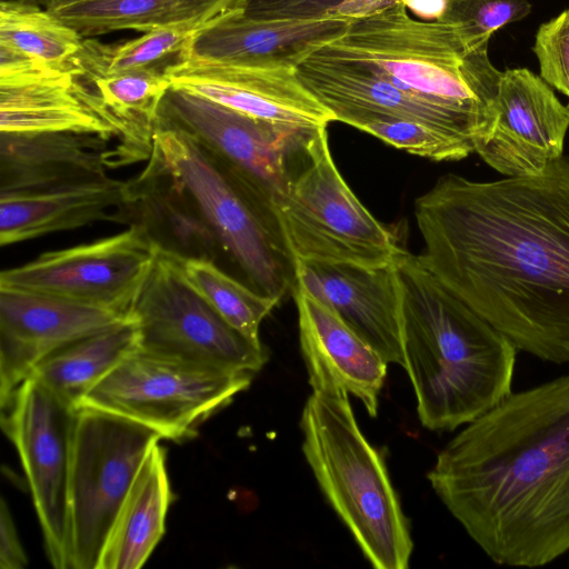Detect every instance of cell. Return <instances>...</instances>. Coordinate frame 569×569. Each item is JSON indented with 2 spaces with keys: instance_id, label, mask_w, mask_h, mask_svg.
Instances as JSON below:
<instances>
[{
  "instance_id": "obj_1",
  "label": "cell",
  "mask_w": 569,
  "mask_h": 569,
  "mask_svg": "<svg viewBox=\"0 0 569 569\" xmlns=\"http://www.w3.org/2000/svg\"><path fill=\"white\" fill-rule=\"evenodd\" d=\"M413 212L446 287L518 350L569 363V154L536 176L447 173Z\"/></svg>"
},
{
  "instance_id": "obj_2",
  "label": "cell",
  "mask_w": 569,
  "mask_h": 569,
  "mask_svg": "<svg viewBox=\"0 0 569 569\" xmlns=\"http://www.w3.org/2000/svg\"><path fill=\"white\" fill-rule=\"evenodd\" d=\"M428 479L497 565L569 551V373L511 392L438 453Z\"/></svg>"
},
{
  "instance_id": "obj_3",
  "label": "cell",
  "mask_w": 569,
  "mask_h": 569,
  "mask_svg": "<svg viewBox=\"0 0 569 569\" xmlns=\"http://www.w3.org/2000/svg\"><path fill=\"white\" fill-rule=\"evenodd\" d=\"M402 302L405 369L422 426L452 431L511 391L516 346L405 250L395 263Z\"/></svg>"
},
{
  "instance_id": "obj_4",
  "label": "cell",
  "mask_w": 569,
  "mask_h": 569,
  "mask_svg": "<svg viewBox=\"0 0 569 569\" xmlns=\"http://www.w3.org/2000/svg\"><path fill=\"white\" fill-rule=\"evenodd\" d=\"M302 451L326 499L377 569H406L407 518L380 452L357 423L349 395L312 391L303 407Z\"/></svg>"
},
{
  "instance_id": "obj_5",
  "label": "cell",
  "mask_w": 569,
  "mask_h": 569,
  "mask_svg": "<svg viewBox=\"0 0 569 569\" xmlns=\"http://www.w3.org/2000/svg\"><path fill=\"white\" fill-rule=\"evenodd\" d=\"M407 2L350 20L337 47L399 89L470 114L496 129L501 72L489 44L469 47L448 23L411 18Z\"/></svg>"
},
{
  "instance_id": "obj_6",
  "label": "cell",
  "mask_w": 569,
  "mask_h": 569,
  "mask_svg": "<svg viewBox=\"0 0 569 569\" xmlns=\"http://www.w3.org/2000/svg\"><path fill=\"white\" fill-rule=\"evenodd\" d=\"M148 162L188 194L253 289L280 301L292 291L296 262L268 202L178 130L156 128Z\"/></svg>"
},
{
  "instance_id": "obj_7",
  "label": "cell",
  "mask_w": 569,
  "mask_h": 569,
  "mask_svg": "<svg viewBox=\"0 0 569 569\" xmlns=\"http://www.w3.org/2000/svg\"><path fill=\"white\" fill-rule=\"evenodd\" d=\"M272 210L296 263L380 268L396 263L406 250L347 184L331 156L327 127L295 159Z\"/></svg>"
},
{
  "instance_id": "obj_8",
  "label": "cell",
  "mask_w": 569,
  "mask_h": 569,
  "mask_svg": "<svg viewBox=\"0 0 569 569\" xmlns=\"http://www.w3.org/2000/svg\"><path fill=\"white\" fill-rule=\"evenodd\" d=\"M233 372L136 350L81 399L80 408L108 412L183 440L229 405L253 379Z\"/></svg>"
},
{
  "instance_id": "obj_9",
  "label": "cell",
  "mask_w": 569,
  "mask_h": 569,
  "mask_svg": "<svg viewBox=\"0 0 569 569\" xmlns=\"http://www.w3.org/2000/svg\"><path fill=\"white\" fill-rule=\"evenodd\" d=\"M160 439L134 421L78 410L68 489L70 569H97L118 512Z\"/></svg>"
},
{
  "instance_id": "obj_10",
  "label": "cell",
  "mask_w": 569,
  "mask_h": 569,
  "mask_svg": "<svg viewBox=\"0 0 569 569\" xmlns=\"http://www.w3.org/2000/svg\"><path fill=\"white\" fill-rule=\"evenodd\" d=\"M139 349L167 358L256 375L268 352L231 327L187 280L181 256L158 246L130 309Z\"/></svg>"
},
{
  "instance_id": "obj_11",
  "label": "cell",
  "mask_w": 569,
  "mask_h": 569,
  "mask_svg": "<svg viewBox=\"0 0 569 569\" xmlns=\"http://www.w3.org/2000/svg\"><path fill=\"white\" fill-rule=\"evenodd\" d=\"M157 127L190 137L271 208L287 187L295 159L318 130L277 127L172 84L160 103Z\"/></svg>"
},
{
  "instance_id": "obj_12",
  "label": "cell",
  "mask_w": 569,
  "mask_h": 569,
  "mask_svg": "<svg viewBox=\"0 0 569 569\" xmlns=\"http://www.w3.org/2000/svg\"><path fill=\"white\" fill-rule=\"evenodd\" d=\"M1 425L27 476L51 565L70 569L68 489L78 409L29 377Z\"/></svg>"
},
{
  "instance_id": "obj_13",
  "label": "cell",
  "mask_w": 569,
  "mask_h": 569,
  "mask_svg": "<svg viewBox=\"0 0 569 569\" xmlns=\"http://www.w3.org/2000/svg\"><path fill=\"white\" fill-rule=\"evenodd\" d=\"M158 244L140 223L117 234L3 270L0 286L48 293L129 315Z\"/></svg>"
},
{
  "instance_id": "obj_14",
  "label": "cell",
  "mask_w": 569,
  "mask_h": 569,
  "mask_svg": "<svg viewBox=\"0 0 569 569\" xmlns=\"http://www.w3.org/2000/svg\"><path fill=\"white\" fill-rule=\"evenodd\" d=\"M301 84L335 117L365 111L425 123L462 146L470 154L482 148L495 129L486 122L403 91L363 60L335 43L318 49L295 68Z\"/></svg>"
},
{
  "instance_id": "obj_15",
  "label": "cell",
  "mask_w": 569,
  "mask_h": 569,
  "mask_svg": "<svg viewBox=\"0 0 569 569\" xmlns=\"http://www.w3.org/2000/svg\"><path fill=\"white\" fill-rule=\"evenodd\" d=\"M130 313V312H129ZM129 315L0 286V405L6 409L38 362Z\"/></svg>"
},
{
  "instance_id": "obj_16",
  "label": "cell",
  "mask_w": 569,
  "mask_h": 569,
  "mask_svg": "<svg viewBox=\"0 0 569 569\" xmlns=\"http://www.w3.org/2000/svg\"><path fill=\"white\" fill-rule=\"evenodd\" d=\"M164 76L173 87L277 127L311 131L335 121L333 114L301 84L295 69L217 63L184 52Z\"/></svg>"
},
{
  "instance_id": "obj_17",
  "label": "cell",
  "mask_w": 569,
  "mask_h": 569,
  "mask_svg": "<svg viewBox=\"0 0 569 569\" xmlns=\"http://www.w3.org/2000/svg\"><path fill=\"white\" fill-rule=\"evenodd\" d=\"M498 120L491 139L476 153L505 177L542 172L563 156L569 106L527 68L501 72Z\"/></svg>"
},
{
  "instance_id": "obj_18",
  "label": "cell",
  "mask_w": 569,
  "mask_h": 569,
  "mask_svg": "<svg viewBox=\"0 0 569 569\" xmlns=\"http://www.w3.org/2000/svg\"><path fill=\"white\" fill-rule=\"evenodd\" d=\"M330 307L388 363L405 368L402 302L396 266L296 263V282Z\"/></svg>"
},
{
  "instance_id": "obj_19",
  "label": "cell",
  "mask_w": 569,
  "mask_h": 569,
  "mask_svg": "<svg viewBox=\"0 0 569 569\" xmlns=\"http://www.w3.org/2000/svg\"><path fill=\"white\" fill-rule=\"evenodd\" d=\"M349 23L339 18L259 20L234 8L200 29L186 54L224 64L295 69L318 49L340 39Z\"/></svg>"
},
{
  "instance_id": "obj_20",
  "label": "cell",
  "mask_w": 569,
  "mask_h": 569,
  "mask_svg": "<svg viewBox=\"0 0 569 569\" xmlns=\"http://www.w3.org/2000/svg\"><path fill=\"white\" fill-rule=\"evenodd\" d=\"M301 353L312 391L341 389L376 417L388 362L330 307L295 283Z\"/></svg>"
},
{
  "instance_id": "obj_21",
  "label": "cell",
  "mask_w": 569,
  "mask_h": 569,
  "mask_svg": "<svg viewBox=\"0 0 569 569\" xmlns=\"http://www.w3.org/2000/svg\"><path fill=\"white\" fill-rule=\"evenodd\" d=\"M72 132H0V194L29 193L109 179L126 166L118 144Z\"/></svg>"
},
{
  "instance_id": "obj_22",
  "label": "cell",
  "mask_w": 569,
  "mask_h": 569,
  "mask_svg": "<svg viewBox=\"0 0 569 569\" xmlns=\"http://www.w3.org/2000/svg\"><path fill=\"white\" fill-rule=\"evenodd\" d=\"M134 219L131 182L112 178L47 191L0 194V244L98 221L133 224Z\"/></svg>"
},
{
  "instance_id": "obj_23",
  "label": "cell",
  "mask_w": 569,
  "mask_h": 569,
  "mask_svg": "<svg viewBox=\"0 0 569 569\" xmlns=\"http://www.w3.org/2000/svg\"><path fill=\"white\" fill-rule=\"evenodd\" d=\"M0 132L96 134L118 141L128 164L134 162L121 130L79 80L76 66L59 74L0 84Z\"/></svg>"
},
{
  "instance_id": "obj_24",
  "label": "cell",
  "mask_w": 569,
  "mask_h": 569,
  "mask_svg": "<svg viewBox=\"0 0 569 569\" xmlns=\"http://www.w3.org/2000/svg\"><path fill=\"white\" fill-rule=\"evenodd\" d=\"M171 490L166 450L148 452L104 542L97 569H138L164 533Z\"/></svg>"
},
{
  "instance_id": "obj_25",
  "label": "cell",
  "mask_w": 569,
  "mask_h": 569,
  "mask_svg": "<svg viewBox=\"0 0 569 569\" xmlns=\"http://www.w3.org/2000/svg\"><path fill=\"white\" fill-rule=\"evenodd\" d=\"M136 219L161 248L183 258L214 261L221 246L188 194L148 162L130 181Z\"/></svg>"
},
{
  "instance_id": "obj_26",
  "label": "cell",
  "mask_w": 569,
  "mask_h": 569,
  "mask_svg": "<svg viewBox=\"0 0 569 569\" xmlns=\"http://www.w3.org/2000/svg\"><path fill=\"white\" fill-rule=\"evenodd\" d=\"M242 0H86L50 12L83 38L119 30L149 32L208 24ZM49 11V10H48Z\"/></svg>"
},
{
  "instance_id": "obj_27",
  "label": "cell",
  "mask_w": 569,
  "mask_h": 569,
  "mask_svg": "<svg viewBox=\"0 0 569 569\" xmlns=\"http://www.w3.org/2000/svg\"><path fill=\"white\" fill-rule=\"evenodd\" d=\"M138 349V326L129 313L122 321L51 352L29 377L78 409L83 396Z\"/></svg>"
},
{
  "instance_id": "obj_28",
  "label": "cell",
  "mask_w": 569,
  "mask_h": 569,
  "mask_svg": "<svg viewBox=\"0 0 569 569\" xmlns=\"http://www.w3.org/2000/svg\"><path fill=\"white\" fill-rule=\"evenodd\" d=\"M77 76L121 130L136 162L149 160L159 107L170 80L154 72H122Z\"/></svg>"
},
{
  "instance_id": "obj_29",
  "label": "cell",
  "mask_w": 569,
  "mask_h": 569,
  "mask_svg": "<svg viewBox=\"0 0 569 569\" xmlns=\"http://www.w3.org/2000/svg\"><path fill=\"white\" fill-rule=\"evenodd\" d=\"M204 26L157 29L114 43L84 38L72 61L80 72L90 74L138 71L164 74L169 67L180 61L192 38Z\"/></svg>"
},
{
  "instance_id": "obj_30",
  "label": "cell",
  "mask_w": 569,
  "mask_h": 569,
  "mask_svg": "<svg viewBox=\"0 0 569 569\" xmlns=\"http://www.w3.org/2000/svg\"><path fill=\"white\" fill-rule=\"evenodd\" d=\"M84 38L32 0L0 1V42L58 69L72 67Z\"/></svg>"
},
{
  "instance_id": "obj_31",
  "label": "cell",
  "mask_w": 569,
  "mask_h": 569,
  "mask_svg": "<svg viewBox=\"0 0 569 569\" xmlns=\"http://www.w3.org/2000/svg\"><path fill=\"white\" fill-rule=\"evenodd\" d=\"M181 263L187 280L231 327L261 342L260 326L280 300L244 286L214 261L181 257Z\"/></svg>"
},
{
  "instance_id": "obj_32",
  "label": "cell",
  "mask_w": 569,
  "mask_h": 569,
  "mask_svg": "<svg viewBox=\"0 0 569 569\" xmlns=\"http://www.w3.org/2000/svg\"><path fill=\"white\" fill-rule=\"evenodd\" d=\"M337 121L367 132L387 144L432 161H457L470 153L438 130L409 119L376 112H347Z\"/></svg>"
},
{
  "instance_id": "obj_33",
  "label": "cell",
  "mask_w": 569,
  "mask_h": 569,
  "mask_svg": "<svg viewBox=\"0 0 569 569\" xmlns=\"http://www.w3.org/2000/svg\"><path fill=\"white\" fill-rule=\"evenodd\" d=\"M437 20L453 27L469 47L489 44L505 26L526 18L528 0H440Z\"/></svg>"
},
{
  "instance_id": "obj_34",
  "label": "cell",
  "mask_w": 569,
  "mask_h": 569,
  "mask_svg": "<svg viewBox=\"0 0 569 569\" xmlns=\"http://www.w3.org/2000/svg\"><path fill=\"white\" fill-rule=\"evenodd\" d=\"M408 0H242L239 8L251 19H323L353 20L377 13Z\"/></svg>"
},
{
  "instance_id": "obj_35",
  "label": "cell",
  "mask_w": 569,
  "mask_h": 569,
  "mask_svg": "<svg viewBox=\"0 0 569 569\" xmlns=\"http://www.w3.org/2000/svg\"><path fill=\"white\" fill-rule=\"evenodd\" d=\"M532 50L540 78L569 98V9L540 24Z\"/></svg>"
},
{
  "instance_id": "obj_36",
  "label": "cell",
  "mask_w": 569,
  "mask_h": 569,
  "mask_svg": "<svg viewBox=\"0 0 569 569\" xmlns=\"http://www.w3.org/2000/svg\"><path fill=\"white\" fill-rule=\"evenodd\" d=\"M50 67L19 49L0 42V84H12L46 78L71 70Z\"/></svg>"
},
{
  "instance_id": "obj_37",
  "label": "cell",
  "mask_w": 569,
  "mask_h": 569,
  "mask_svg": "<svg viewBox=\"0 0 569 569\" xmlns=\"http://www.w3.org/2000/svg\"><path fill=\"white\" fill-rule=\"evenodd\" d=\"M28 557L20 542L10 509L2 498L0 502V569H23Z\"/></svg>"
},
{
  "instance_id": "obj_38",
  "label": "cell",
  "mask_w": 569,
  "mask_h": 569,
  "mask_svg": "<svg viewBox=\"0 0 569 569\" xmlns=\"http://www.w3.org/2000/svg\"><path fill=\"white\" fill-rule=\"evenodd\" d=\"M32 1L36 2L37 4H39L40 7L51 11V10H54V9H58V8H61L64 6H69V4L86 1V0H32Z\"/></svg>"
}]
</instances>
